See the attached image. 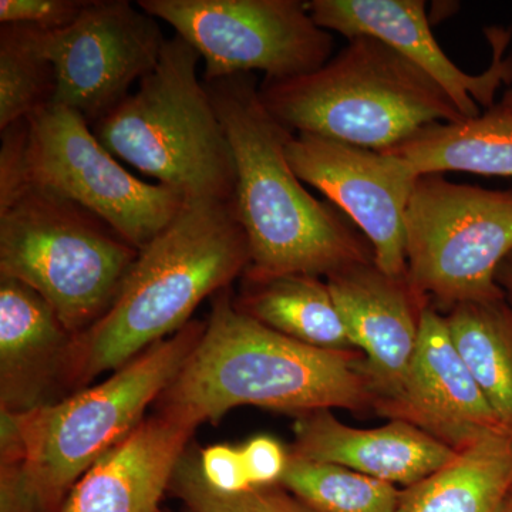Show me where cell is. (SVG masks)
<instances>
[{"instance_id": "cell-2", "label": "cell", "mask_w": 512, "mask_h": 512, "mask_svg": "<svg viewBox=\"0 0 512 512\" xmlns=\"http://www.w3.org/2000/svg\"><path fill=\"white\" fill-rule=\"evenodd\" d=\"M205 322L191 320L109 379L25 413H0V512H57L77 481L144 420Z\"/></svg>"}, {"instance_id": "cell-30", "label": "cell", "mask_w": 512, "mask_h": 512, "mask_svg": "<svg viewBox=\"0 0 512 512\" xmlns=\"http://www.w3.org/2000/svg\"><path fill=\"white\" fill-rule=\"evenodd\" d=\"M501 107L508 113L512 114V90H508V92L504 93L503 99H501L500 103Z\"/></svg>"}, {"instance_id": "cell-16", "label": "cell", "mask_w": 512, "mask_h": 512, "mask_svg": "<svg viewBox=\"0 0 512 512\" xmlns=\"http://www.w3.org/2000/svg\"><path fill=\"white\" fill-rule=\"evenodd\" d=\"M198 426L157 409L77 481L57 512H158Z\"/></svg>"}, {"instance_id": "cell-13", "label": "cell", "mask_w": 512, "mask_h": 512, "mask_svg": "<svg viewBox=\"0 0 512 512\" xmlns=\"http://www.w3.org/2000/svg\"><path fill=\"white\" fill-rule=\"evenodd\" d=\"M316 25L353 39L382 40L431 77L456 104L464 119L480 116L478 104L491 109L501 84L512 82V59H503L508 37L493 40L494 60L480 76L458 69L430 29L423 0H312L306 2Z\"/></svg>"}, {"instance_id": "cell-21", "label": "cell", "mask_w": 512, "mask_h": 512, "mask_svg": "<svg viewBox=\"0 0 512 512\" xmlns=\"http://www.w3.org/2000/svg\"><path fill=\"white\" fill-rule=\"evenodd\" d=\"M386 151L410 161L420 175L467 171L512 177V114L495 104L476 119L429 124Z\"/></svg>"}, {"instance_id": "cell-12", "label": "cell", "mask_w": 512, "mask_h": 512, "mask_svg": "<svg viewBox=\"0 0 512 512\" xmlns=\"http://www.w3.org/2000/svg\"><path fill=\"white\" fill-rule=\"evenodd\" d=\"M286 158L302 183L323 192L362 231L380 271L407 276L404 215L420 178L410 161L315 134H293Z\"/></svg>"}, {"instance_id": "cell-27", "label": "cell", "mask_w": 512, "mask_h": 512, "mask_svg": "<svg viewBox=\"0 0 512 512\" xmlns=\"http://www.w3.org/2000/svg\"><path fill=\"white\" fill-rule=\"evenodd\" d=\"M205 483L217 493L234 495L252 490L241 448L217 444L198 451Z\"/></svg>"}, {"instance_id": "cell-18", "label": "cell", "mask_w": 512, "mask_h": 512, "mask_svg": "<svg viewBox=\"0 0 512 512\" xmlns=\"http://www.w3.org/2000/svg\"><path fill=\"white\" fill-rule=\"evenodd\" d=\"M291 453L316 463L335 464L406 487L447 466L457 451L403 420L376 429H355L330 410L296 419Z\"/></svg>"}, {"instance_id": "cell-11", "label": "cell", "mask_w": 512, "mask_h": 512, "mask_svg": "<svg viewBox=\"0 0 512 512\" xmlns=\"http://www.w3.org/2000/svg\"><path fill=\"white\" fill-rule=\"evenodd\" d=\"M36 43L52 63V103L96 126L156 69L167 39L157 19L127 0H89L79 18L55 30L36 29Z\"/></svg>"}, {"instance_id": "cell-1", "label": "cell", "mask_w": 512, "mask_h": 512, "mask_svg": "<svg viewBox=\"0 0 512 512\" xmlns=\"http://www.w3.org/2000/svg\"><path fill=\"white\" fill-rule=\"evenodd\" d=\"M237 167L234 205L251 262L244 278L326 276L375 262L359 228L303 187L286 158L293 131L265 109L254 74L204 82Z\"/></svg>"}, {"instance_id": "cell-14", "label": "cell", "mask_w": 512, "mask_h": 512, "mask_svg": "<svg viewBox=\"0 0 512 512\" xmlns=\"http://www.w3.org/2000/svg\"><path fill=\"white\" fill-rule=\"evenodd\" d=\"M376 409L419 427L454 451L491 431L505 430L454 348L446 318L429 305L421 311L419 338L402 389Z\"/></svg>"}, {"instance_id": "cell-22", "label": "cell", "mask_w": 512, "mask_h": 512, "mask_svg": "<svg viewBox=\"0 0 512 512\" xmlns=\"http://www.w3.org/2000/svg\"><path fill=\"white\" fill-rule=\"evenodd\" d=\"M454 348L485 400L512 433V312L507 303L467 302L446 316Z\"/></svg>"}, {"instance_id": "cell-20", "label": "cell", "mask_w": 512, "mask_h": 512, "mask_svg": "<svg viewBox=\"0 0 512 512\" xmlns=\"http://www.w3.org/2000/svg\"><path fill=\"white\" fill-rule=\"evenodd\" d=\"M242 279L241 295L234 298L239 311L305 345L352 350L328 282L320 281L319 276L292 274Z\"/></svg>"}, {"instance_id": "cell-15", "label": "cell", "mask_w": 512, "mask_h": 512, "mask_svg": "<svg viewBox=\"0 0 512 512\" xmlns=\"http://www.w3.org/2000/svg\"><path fill=\"white\" fill-rule=\"evenodd\" d=\"M326 279L350 343L363 352L375 407L393 399L412 363L426 296L414 291L407 276L386 275L373 261L349 266Z\"/></svg>"}, {"instance_id": "cell-25", "label": "cell", "mask_w": 512, "mask_h": 512, "mask_svg": "<svg viewBox=\"0 0 512 512\" xmlns=\"http://www.w3.org/2000/svg\"><path fill=\"white\" fill-rule=\"evenodd\" d=\"M190 447L181 458L171 481L173 491L190 512H316L286 491L282 485L254 488L247 493H217L205 483L200 457Z\"/></svg>"}, {"instance_id": "cell-10", "label": "cell", "mask_w": 512, "mask_h": 512, "mask_svg": "<svg viewBox=\"0 0 512 512\" xmlns=\"http://www.w3.org/2000/svg\"><path fill=\"white\" fill-rule=\"evenodd\" d=\"M204 60V82L261 70L289 79L330 59L333 37L299 0H140Z\"/></svg>"}, {"instance_id": "cell-28", "label": "cell", "mask_w": 512, "mask_h": 512, "mask_svg": "<svg viewBox=\"0 0 512 512\" xmlns=\"http://www.w3.org/2000/svg\"><path fill=\"white\" fill-rule=\"evenodd\" d=\"M252 490L278 485L288 466L289 451L271 436H256L241 447Z\"/></svg>"}, {"instance_id": "cell-17", "label": "cell", "mask_w": 512, "mask_h": 512, "mask_svg": "<svg viewBox=\"0 0 512 512\" xmlns=\"http://www.w3.org/2000/svg\"><path fill=\"white\" fill-rule=\"evenodd\" d=\"M74 338L40 293L0 276V413L30 412L59 400Z\"/></svg>"}, {"instance_id": "cell-31", "label": "cell", "mask_w": 512, "mask_h": 512, "mask_svg": "<svg viewBox=\"0 0 512 512\" xmlns=\"http://www.w3.org/2000/svg\"><path fill=\"white\" fill-rule=\"evenodd\" d=\"M501 512H512V494L508 497L507 503H505L503 511Z\"/></svg>"}, {"instance_id": "cell-5", "label": "cell", "mask_w": 512, "mask_h": 512, "mask_svg": "<svg viewBox=\"0 0 512 512\" xmlns=\"http://www.w3.org/2000/svg\"><path fill=\"white\" fill-rule=\"evenodd\" d=\"M22 133H2L0 276L43 296L74 336L106 315L138 249L92 212L29 184Z\"/></svg>"}, {"instance_id": "cell-9", "label": "cell", "mask_w": 512, "mask_h": 512, "mask_svg": "<svg viewBox=\"0 0 512 512\" xmlns=\"http://www.w3.org/2000/svg\"><path fill=\"white\" fill-rule=\"evenodd\" d=\"M20 171L29 184L92 212L138 251L190 202L128 173L82 114L55 103L25 120Z\"/></svg>"}, {"instance_id": "cell-8", "label": "cell", "mask_w": 512, "mask_h": 512, "mask_svg": "<svg viewBox=\"0 0 512 512\" xmlns=\"http://www.w3.org/2000/svg\"><path fill=\"white\" fill-rule=\"evenodd\" d=\"M407 279L443 308L503 301L495 281L512 252V191L420 175L404 215Z\"/></svg>"}, {"instance_id": "cell-19", "label": "cell", "mask_w": 512, "mask_h": 512, "mask_svg": "<svg viewBox=\"0 0 512 512\" xmlns=\"http://www.w3.org/2000/svg\"><path fill=\"white\" fill-rule=\"evenodd\" d=\"M512 490V433L491 431L403 491L399 512H501Z\"/></svg>"}, {"instance_id": "cell-26", "label": "cell", "mask_w": 512, "mask_h": 512, "mask_svg": "<svg viewBox=\"0 0 512 512\" xmlns=\"http://www.w3.org/2000/svg\"><path fill=\"white\" fill-rule=\"evenodd\" d=\"M89 0H0L2 25L55 30L79 18Z\"/></svg>"}, {"instance_id": "cell-32", "label": "cell", "mask_w": 512, "mask_h": 512, "mask_svg": "<svg viewBox=\"0 0 512 512\" xmlns=\"http://www.w3.org/2000/svg\"><path fill=\"white\" fill-rule=\"evenodd\" d=\"M185 512H190V511H185Z\"/></svg>"}, {"instance_id": "cell-7", "label": "cell", "mask_w": 512, "mask_h": 512, "mask_svg": "<svg viewBox=\"0 0 512 512\" xmlns=\"http://www.w3.org/2000/svg\"><path fill=\"white\" fill-rule=\"evenodd\" d=\"M200 55L181 37L167 39L156 69L92 127L114 157L187 201H232L237 167L204 82Z\"/></svg>"}, {"instance_id": "cell-23", "label": "cell", "mask_w": 512, "mask_h": 512, "mask_svg": "<svg viewBox=\"0 0 512 512\" xmlns=\"http://www.w3.org/2000/svg\"><path fill=\"white\" fill-rule=\"evenodd\" d=\"M279 485L316 512H399L403 497L394 484L291 451Z\"/></svg>"}, {"instance_id": "cell-3", "label": "cell", "mask_w": 512, "mask_h": 512, "mask_svg": "<svg viewBox=\"0 0 512 512\" xmlns=\"http://www.w3.org/2000/svg\"><path fill=\"white\" fill-rule=\"evenodd\" d=\"M375 402L363 357L305 345L268 328L239 311L228 288L212 296L200 342L156 406L202 424L218 423L241 406L299 417L330 409L360 412Z\"/></svg>"}, {"instance_id": "cell-4", "label": "cell", "mask_w": 512, "mask_h": 512, "mask_svg": "<svg viewBox=\"0 0 512 512\" xmlns=\"http://www.w3.org/2000/svg\"><path fill=\"white\" fill-rule=\"evenodd\" d=\"M251 251L232 201H190L138 251L116 301L74 338L67 389H86L191 322L204 299L244 275Z\"/></svg>"}, {"instance_id": "cell-29", "label": "cell", "mask_w": 512, "mask_h": 512, "mask_svg": "<svg viewBox=\"0 0 512 512\" xmlns=\"http://www.w3.org/2000/svg\"><path fill=\"white\" fill-rule=\"evenodd\" d=\"M495 281H497L498 286L503 291L504 301L512 312V252L504 259L500 268H498Z\"/></svg>"}, {"instance_id": "cell-24", "label": "cell", "mask_w": 512, "mask_h": 512, "mask_svg": "<svg viewBox=\"0 0 512 512\" xmlns=\"http://www.w3.org/2000/svg\"><path fill=\"white\" fill-rule=\"evenodd\" d=\"M56 74L40 52L32 26L0 29V131L52 103Z\"/></svg>"}, {"instance_id": "cell-6", "label": "cell", "mask_w": 512, "mask_h": 512, "mask_svg": "<svg viewBox=\"0 0 512 512\" xmlns=\"http://www.w3.org/2000/svg\"><path fill=\"white\" fill-rule=\"evenodd\" d=\"M259 97L291 131L375 151L390 150L429 124L464 120L439 84L372 36L349 39L311 73L265 77Z\"/></svg>"}]
</instances>
